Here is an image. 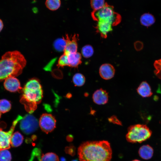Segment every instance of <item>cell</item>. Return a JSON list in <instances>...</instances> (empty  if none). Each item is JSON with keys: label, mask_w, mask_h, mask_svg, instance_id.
<instances>
[{"label": "cell", "mask_w": 161, "mask_h": 161, "mask_svg": "<svg viewBox=\"0 0 161 161\" xmlns=\"http://www.w3.org/2000/svg\"><path fill=\"white\" fill-rule=\"evenodd\" d=\"M78 154L80 161H111L112 151L106 140L87 141L80 145Z\"/></svg>", "instance_id": "obj_1"}, {"label": "cell", "mask_w": 161, "mask_h": 161, "mask_svg": "<svg viewBox=\"0 0 161 161\" xmlns=\"http://www.w3.org/2000/svg\"><path fill=\"white\" fill-rule=\"evenodd\" d=\"M26 64L24 56L18 51L6 52L0 60V80L20 75Z\"/></svg>", "instance_id": "obj_2"}, {"label": "cell", "mask_w": 161, "mask_h": 161, "mask_svg": "<svg viewBox=\"0 0 161 161\" xmlns=\"http://www.w3.org/2000/svg\"><path fill=\"white\" fill-rule=\"evenodd\" d=\"M20 102L26 110L31 113L36 109L37 105L43 97V90L39 80L35 78L29 80L22 90Z\"/></svg>", "instance_id": "obj_3"}, {"label": "cell", "mask_w": 161, "mask_h": 161, "mask_svg": "<svg viewBox=\"0 0 161 161\" xmlns=\"http://www.w3.org/2000/svg\"><path fill=\"white\" fill-rule=\"evenodd\" d=\"M151 134L152 131L147 126L137 124L128 128L126 138L130 143H141L148 139Z\"/></svg>", "instance_id": "obj_4"}, {"label": "cell", "mask_w": 161, "mask_h": 161, "mask_svg": "<svg viewBox=\"0 0 161 161\" xmlns=\"http://www.w3.org/2000/svg\"><path fill=\"white\" fill-rule=\"evenodd\" d=\"M92 16L95 20L108 21L111 22L113 26L118 24L121 20L120 15L114 11V7L106 3L104 6L100 10L96 11H93Z\"/></svg>", "instance_id": "obj_5"}, {"label": "cell", "mask_w": 161, "mask_h": 161, "mask_svg": "<svg viewBox=\"0 0 161 161\" xmlns=\"http://www.w3.org/2000/svg\"><path fill=\"white\" fill-rule=\"evenodd\" d=\"M22 118L21 115H18L13 121L10 130L7 131H3L0 128V151L10 148L11 138L15 128L18 121Z\"/></svg>", "instance_id": "obj_6"}, {"label": "cell", "mask_w": 161, "mask_h": 161, "mask_svg": "<svg viewBox=\"0 0 161 161\" xmlns=\"http://www.w3.org/2000/svg\"><path fill=\"white\" fill-rule=\"evenodd\" d=\"M21 120L20 128L25 134H29L32 133L38 128V120L32 115L27 114Z\"/></svg>", "instance_id": "obj_7"}, {"label": "cell", "mask_w": 161, "mask_h": 161, "mask_svg": "<svg viewBox=\"0 0 161 161\" xmlns=\"http://www.w3.org/2000/svg\"><path fill=\"white\" fill-rule=\"evenodd\" d=\"M56 121L52 114L45 113L40 118L39 125L41 130L46 134L51 132L56 127Z\"/></svg>", "instance_id": "obj_8"}, {"label": "cell", "mask_w": 161, "mask_h": 161, "mask_svg": "<svg viewBox=\"0 0 161 161\" xmlns=\"http://www.w3.org/2000/svg\"><path fill=\"white\" fill-rule=\"evenodd\" d=\"M78 38V35L76 34H75L71 38H70L68 34L66 35L65 39L66 41V45L64 53L68 55L77 52Z\"/></svg>", "instance_id": "obj_9"}, {"label": "cell", "mask_w": 161, "mask_h": 161, "mask_svg": "<svg viewBox=\"0 0 161 161\" xmlns=\"http://www.w3.org/2000/svg\"><path fill=\"white\" fill-rule=\"evenodd\" d=\"M4 84L5 89L10 92H16L22 89L19 80L14 77H10L6 79Z\"/></svg>", "instance_id": "obj_10"}, {"label": "cell", "mask_w": 161, "mask_h": 161, "mask_svg": "<svg viewBox=\"0 0 161 161\" xmlns=\"http://www.w3.org/2000/svg\"><path fill=\"white\" fill-rule=\"evenodd\" d=\"M97 21L96 27L97 32L99 33L101 36L106 38L109 32L112 30V24L110 22L103 20H100Z\"/></svg>", "instance_id": "obj_11"}, {"label": "cell", "mask_w": 161, "mask_h": 161, "mask_svg": "<svg viewBox=\"0 0 161 161\" xmlns=\"http://www.w3.org/2000/svg\"><path fill=\"white\" fill-rule=\"evenodd\" d=\"M99 72L102 78L105 80H109L114 77L115 74V69L111 64H105L100 66Z\"/></svg>", "instance_id": "obj_12"}, {"label": "cell", "mask_w": 161, "mask_h": 161, "mask_svg": "<svg viewBox=\"0 0 161 161\" xmlns=\"http://www.w3.org/2000/svg\"><path fill=\"white\" fill-rule=\"evenodd\" d=\"M92 98L95 103L98 105L104 104L108 101V93L106 90L100 89L94 92Z\"/></svg>", "instance_id": "obj_13"}, {"label": "cell", "mask_w": 161, "mask_h": 161, "mask_svg": "<svg viewBox=\"0 0 161 161\" xmlns=\"http://www.w3.org/2000/svg\"><path fill=\"white\" fill-rule=\"evenodd\" d=\"M153 153V149L148 145H143L140 148L138 151L140 156L143 159L145 160L151 159Z\"/></svg>", "instance_id": "obj_14"}, {"label": "cell", "mask_w": 161, "mask_h": 161, "mask_svg": "<svg viewBox=\"0 0 161 161\" xmlns=\"http://www.w3.org/2000/svg\"><path fill=\"white\" fill-rule=\"evenodd\" d=\"M138 93L143 97L151 96L152 94L151 87L145 81L142 82L137 89Z\"/></svg>", "instance_id": "obj_15"}, {"label": "cell", "mask_w": 161, "mask_h": 161, "mask_svg": "<svg viewBox=\"0 0 161 161\" xmlns=\"http://www.w3.org/2000/svg\"><path fill=\"white\" fill-rule=\"evenodd\" d=\"M69 63V66L76 67L81 63V55L78 52L69 54L68 55Z\"/></svg>", "instance_id": "obj_16"}, {"label": "cell", "mask_w": 161, "mask_h": 161, "mask_svg": "<svg viewBox=\"0 0 161 161\" xmlns=\"http://www.w3.org/2000/svg\"><path fill=\"white\" fill-rule=\"evenodd\" d=\"M24 140L23 136L19 132L16 131L12 135L10 140V144L13 147H16L20 146Z\"/></svg>", "instance_id": "obj_17"}, {"label": "cell", "mask_w": 161, "mask_h": 161, "mask_svg": "<svg viewBox=\"0 0 161 161\" xmlns=\"http://www.w3.org/2000/svg\"><path fill=\"white\" fill-rule=\"evenodd\" d=\"M155 21L154 17L150 13H144L141 16L140 18L141 24L146 27H149L152 25Z\"/></svg>", "instance_id": "obj_18"}, {"label": "cell", "mask_w": 161, "mask_h": 161, "mask_svg": "<svg viewBox=\"0 0 161 161\" xmlns=\"http://www.w3.org/2000/svg\"><path fill=\"white\" fill-rule=\"evenodd\" d=\"M66 45V41L65 38H58L55 40L53 43L55 49L58 51H64Z\"/></svg>", "instance_id": "obj_19"}, {"label": "cell", "mask_w": 161, "mask_h": 161, "mask_svg": "<svg viewBox=\"0 0 161 161\" xmlns=\"http://www.w3.org/2000/svg\"><path fill=\"white\" fill-rule=\"evenodd\" d=\"M45 4L47 7L50 10L55 11L58 9L60 7V0H46Z\"/></svg>", "instance_id": "obj_20"}, {"label": "cell", "mask_w": 161, "mask_h": 161, "mask_svg": "<svg viewBox=\"0 0 161 161\" xmlns=\"http://www.w3.org/2000/svg\"><path fill=\"white\" fill-rule=\"evenodd\" d=\"M72 80L75 86H80L85 83V78L84 76L80 73H77L73 76Z\"/></svg>", "instance_id": "obj_21"}, {"label": "cell", "mask_w": 161, "mask_h": 161, "mask_svg": "<svg viewBox=\"0 0 161 161\" xmlns=\"http://www.w3.org/2000/svg\"><path fill=\"white\" fill-rule=\"evenodd\" d=\"M39 161H59V159L55 153L48 152L42 154Z\"/></svg>", "instance_id": "obj_22"}, {"label": "cell", "mask_w": 161, "mask_h": 161, "mask_svg": "<svg viewBox=\"0 0 161 161\" xmlns=\"http://www.w3.org/2000/svg\"><path fill=\"white\" fill-rule=\"evenodd\" d=\"M106 3L105 0H90V5L93 11H97L103 7Z\"/></svg>", "instance_id": "obj_23"}, {"label": "cell", "mask_w": 161, "mask_h": 161, "mask_svg": "<svg viewBox=\"0 0 161 161\" xmlns=\"http://www.w3.org/2000/svg\"><path fill=\"white\" fill-rule=\"evenodd\" d=\"M94 52L93 48L90 45H87L83 46L81 49V53L83 56L86 58L91 57Z\"/></svg>", "instance_id": "obj_24"}, {"label": "cell", "mask_w": 161, "mask_h": 161, "mask_svg": "<svg viewBox=\"0 0 161 161\" xmlns=\"http://www.w3.org/2000/svg\"><path fill=\"white\" fill-rule=\"evenodd\" d=\"M11 108V104L8 100L3 99L0 100V111L5 113L9 111Z\"/></svg>", "instance_id": "obj_25"}, {"label": "cell", "mask_w": 161, "mask_h": 161, "mask_svg": "<svg viewBox=\"0 0 161 161\" xmlns=\"http://www.w3.org/2000/svg\"><path fill=\"white\" fill-rule=\"evenodd\" d=\"M69 66L68 56L64 53L59 58L57 66L58 67H63L64 66Z\"/></svg>", "instance_id": "obj_26"}, {"label": "cell", "mask_w": 161, "mask_h": 161, "mask_svg": "<svg viewBox=\"0 0 161 161\" xmlns=\"http://www.w3.org/2000/svg\"><path fill=\"white\" fill-rule=\"evenodd\" d=\"M11 155L10 152L4 149L0 151V161H11Z\"/></svg>", "instance_id": "obj_27"}, {"label": "cell", "mask_w": 161, "mask_h": 161, "mask_svg": "<svg viewBox=\"0 0 161 161\" xmlns=\"http://www.w3.org/2000/svg\"><path fill=\"white\" fill-rule=\"evenodd\" d=\"M42 155L41 149L38 148H35L32 150L29 161H33L36 157L37 158L38 161H39Z\"/></svg>", "instance_id": "obj_28"}, {"label": "cell", "mask_w": 161, "mask_h": 161, "mask_svg": "<svg viewBox=\"0 0 161 161\" xmlns=\"http://www.w3.org/2000/svg\"><path fill=\"white\" fill-rule=\"evenodd\" d=\"M155 70L154 71L156 75L161 79V59L156 61L154 63Z\"/></svg>", "instance_id": "obj_29"}, {"label": "cell", "mask_w": 161, "mask_h": 161, "mask_svg": "<svg viewBox=\"0 0 161 161\" xmlns=\"http://www.w3.org/2000/svg\"><path fill=\"white\" fill-rule=\"evenodd\" d=\"M65 151L66 154L73 156L75 154V148L73 145L71 144L65 148Z\"/></svg>", "instance_id": "obj_30"}, {"label": "cell", "mask_w": 161, "mask_h": 161, "mask_svg": "<svg viewBox=\"0 0 161 161\" xmlns=\"http://www.w3.org/2000/svg\"><path fill=\"white\" fill-rule=\"evenodd\" d=\"M110 119V120H111V122H113V123H114L120 125V122L118 120L117 118L115 117H112Z\"/></svg>", "instance_id": "obj_31"}, {"label": "cell", "mask_w": 161, "mask_h": 161, "mask_svg": "<svg viewBox=\"0 0 161 161\" xmlns=\"http://www.w3.org/2000/svg\"><path fill=\"white\" fill-rule=\"evenodd\" d=\"M66 139L68 141L70 142L72 141L73 140V136L71 135H69L66 137Z\"/></svg>", "instance_id": "obj_32"}, {"label": "cell", "mask_w": 161, "mask_h": 161, "mask_svg": "<svg viewBox=\"0 0 161 161\" xmlns=\"http://www.w3.org/2000/svg\"><path fill=\"white\" fill-rule=\"evenodd\" d=\"M3 27V24L2 21L0 19V32L2 30Z\"/></svg>", "instance_id": "obj_33"}, {"label": "cell", "mask_w": 161, "mask_h": 161, "mask_svg": "<svg viewBox=\"0 0 161 161\" xmlns=\"http://www.w3.org/2000/svg\"><path fill=\"white\" fill-rule=\"evenodd\" d=\"M60 161H66L65 158L64 157H61L60 159Z\"/></svg>", "instance_id": "obj_34"}, {"label": "cell", "mask_w": 161, "mask_h": 161, "mask_svg": "<svg viewBox=\"0 0 161 161\" xmlns=\"http://www.w3.org/2000/svg\"><path fill=\"white\" fill-rule=\"evenodd\" d=\"M71 161H78V160L77 159H75L72 160Z\"/></svg>", "instance_id": "obj_35"}, {"label": "cell", "mask_w": 161, "mask_h": 161, "mask_svg": "<svg viewBox=\"0 0 161 161\" xmlns=\"http://www.w3.org/2000/svg\"><path fill=\"white\" fill-rule=\"evenodd\" d=\"M132 161H140L139 160H132Z\"/></svg>", "instance_id": "obj_36"}, {"label": "cell", "mask_w": 161, "mask_h": 161, "mask_svg": "<svg viewBox=\"0 0 161 161\" xmlns=\"http://www.w3.org/2000/svg\"><path fill=\"white\" fill-rule=\"evenodd\" d=\"M1 112H0V118L1 117Z\"/></svg>", "instance_id": "obj_37"}]
</instances>
